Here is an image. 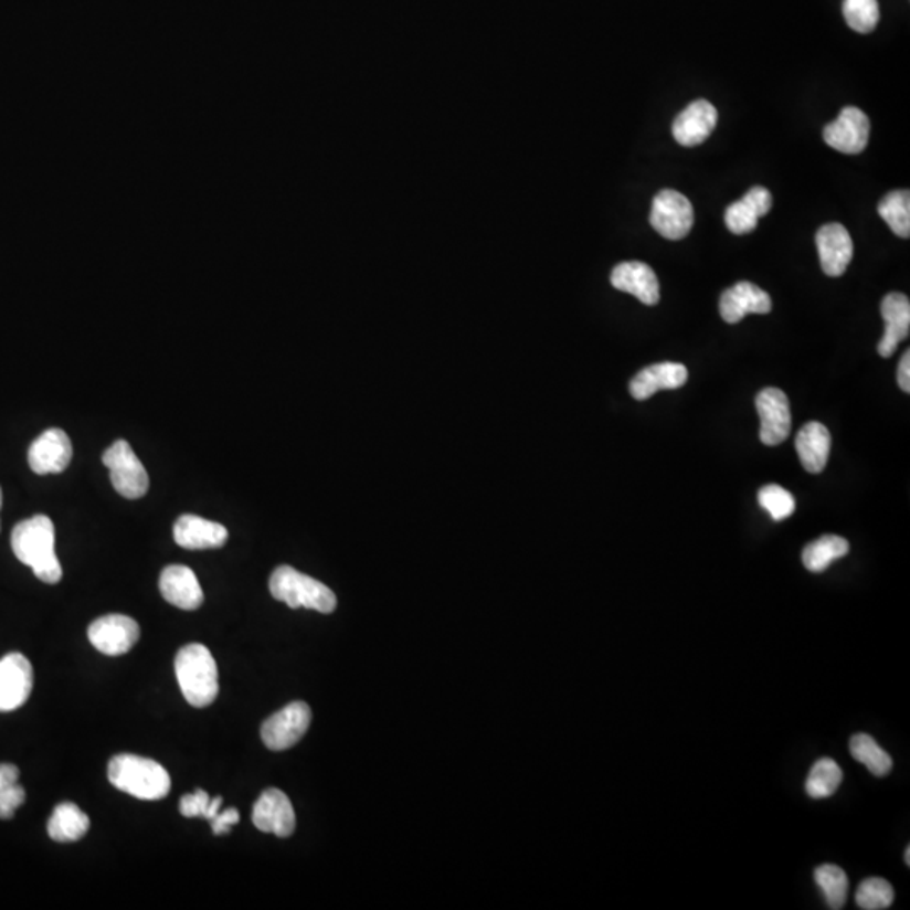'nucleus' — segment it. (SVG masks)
I'll list each match as a JSON object with an SVG mask.
<instances>
[{
    "label": "nucleus",
    "mask_w": 910,
    "mask_h": 910,
    "mask_svg": "<svg viewBox=\"0 0 910 910\" xmlns=\"http://www.w3.org/2000/svg\"><path fill=\"white\" fill-rule=\"evenodd\" d=\"M54 540V523L44 515L24 519L12 531L11 544L14 555L19 562L31 567L34 575L44 583H57L63 579Z\"/></svg>",
    "instance_id": "nucleus-1"
},
{
    "label": "nucleus",
    "mask_w": 910,
    "mask_h": 910,
    "mask_svg": "<svg viewBox=\"0 0 910 910\" xmlns=\"http://www.w3.org/2000/svg\"><path fill=\"white\" fill-rule=\"evenodd\" d=\"M108 779L121 793L137 800H165L171 791L169 772L159 762L140 755H115L108 764Z\"/></svg>",
    "instance_id": "nucleus-2"
},
{
    "label": "nucleus",
    "mask_w": 910,
    "mask_h": 910,
    "mask_svg": "<svg viewBox=\"0 0 910 910\" xmlns=\"http://www.w3.org/2000/svg\"><path fill=\"white\" fill-rule=\"evenodd\" d=\"M176 678L186 701L192 707H210L220 694L218 666L203 644H188L179 649L174 662Z\"/></svg>",
    "instance_id": "nucleus-3"
},
{
    "label": "nucleus",
    "mask_w": 910,
    "mask_h": 910,
    "mask_svg": "<svg viewBox=\"0 0 910 910\" xmlns=\"http://www.w3.org/2000/svg\"><path fill=\"white\" fill-rule=\"evenodd\" d=\"M271 594L290 609H313L322 614H331L338 605V599L328 585L288 565L278 567L272 573Z\"/></svg>",
    "instance_id": "nucleus-4"
},
{
    "label": "nucleus",
    "mask_w": 910,
    "mask_h": 910,
    "mask_svg": "<svg viewBox=\"0 0 910 910\" xmlns=\"http://www.w3.org/2000/svg\"><path fill=\"white\" fill-rule=\"evenodd\" d=\"M110 469L112 486L127 499H139L149 491V474L128 442L117 441L102 455Z\"/></svg>",
    "instance_id": "nucleus-5"
},
{
    "label": "nucleus",
    "mask_w": 910,
    "mask_h": 910,
    "mask_svg": "<svg viewBox=\"0 0 910 910\" xmlns=\"http://www.w3.org/2000/svg\"><path fill=\"white\" fill-rule=\"evenodd\" d=\"M313 711L304 701H292L262 726V740L271 751H287L296 745L310 727Z\"/></svg>",
    "instance_id": "nucleus-6"
},
{
    "label": "nucleus",
    "mask_w": 910,
    "mask_h": 910,
    "mask_svg": "<svg viewBox=\"0 0 910 910\" xmlns=\"http://www.w3.org/2000/svg\"><path fill=\"white\" fill-rule=\"evenodd\" d=\"M652 226L668 240H681L691 232L695 214L687 197L673 189H663L653 200Z\"/></svg>",
    "instance_id": "nucleus-7"
},
{
    "label": "nucleus",
    "mask_w": 910,
    "mask_h": 910,
    "mask_svg": "<svg viewBox=\"0 0 910 910\" xmlns=\"http://www.w3.org/2000/svg\"><path fill=\"white\" fill-rule=\"evenodd\" d=\"M139 637V624L128 615H104L88 627L89 643L107 656L125 655L136 646Z\"/></svg>",
    "instance_id": "nucleus-8"
},
{
    "label": "nucleus",
    "mask_w": 910,
    "mask_h": 910,
    "mask_svg": "<svg viewBox=\"0 0 910 910\" xmlns=\"http://www.w3.org/2000/svg\"><path fill=\"white\" fill-rule=\"evenodd\" d=\"M823 137L832 149L848 156H857L867 149L870 120L860 108L845 107L835 121L826 125Z\"/></svg>",
    "instance_id": "nucleus-9"
},
{
    "label": "nucleus",
    "mask_w": 910,
    "mask_h": 910,
    "mask_svg": "<svg viewBox=\"0 0 910 910\" xmlns=\"http://www.w3.org/2000/svg\"><path fill=\"white\" fill-rule=\"evenodd\" d=\"M761 432L759 437L764 445L774 447L783 444L791 434V406L786 393L779 388H764L755 399Z\"/></svg>",
    "instance_id": "nucleus-10"
},
{
    "label": "nucleus",
    "mask_w": 910,
    "mask_h": 910,
    "mask_svg": "<svg viewBox=\"0 0 910 910\" xmlns=\"http://www.w3.org/2000/svg\"><path fill=\"white\" fill-rule=\"evenodd\" d=\"M34 671L21 653H11L0 659V711H14L31 697Z\"/></svg>",
    "instance_id": "nucleus-11"
},
{
    "label": "nucleus",
    "mask_w": 910,
    "mask_h": 910,
    "mask_svg": "<svg viewBox=\"0 0 910 910\" xmlns=\"http://www.w3.org/2000/svg\"><path fill=\"white\" fill-rule=\"evenodd\" d=\"M73 445L61 428L43 432L29 447V466L40 476L63 473L72 463Z\"/></svg>",
    "instance_id": "nucleus-12"
},
{
    "label": "nucleus",
    "mask_w": 910,
    "mask_h": 910,
    "mask_svg": "<svg viewBox=\"0 0 910 910\" xmlns=\"http://www.w3.org/2000/svg\"><path fill=\"white\" fill-rule=\"evenodd\" d=\"M253 825L260 832L287 838L296 832V811L287 794L281 790H267L253 806Z\"/></svg>",
    "instance_id": "nucleus-13"
},
{
    "label": "nucleus",
    "mask_w": 910,
    "mask_h": 910,
    "mask_svg": "<svg viewBox=\"0 0 910 910\" xmlns=\"http://www.w3.org/2000/svg\"><path fill=\"white\" fill-rule=\"evenodd\" d=\"M819 262L828 277H839L847 272L854 258V242L847 228L839 223H828L816 233Z\"/></svg>",
    "instance_id": "nucleus-14"
},
{
    "label": "nucleus",
    "mask_w": 910,
    "mask_h": 910,
    "mask_svg": "<svg viewBox=\"0 0 910 910\" xmlns=\"http://www.w3.org/2000/svg\"><path fill=\"white\" fill-rule=\"evenodd\" d=\"M160 594L169 604L182 611H197L203 605L204 594L197 573L186 565H169L159 579Z\"/></svg>",
    "instance_id": "nucleus-15"
},
{
    "label": "nucleus",
    "mask_w": 910,
    "mask_h": 910,
    "mask_svg": "<svg viewBox=\"0 0 910 910\" xmlns=\"http://www.w3.org/2000/svg\"><path fill=\"white\" fill-rule=\"evenodd\" d=\"M717 121L719 114L710 102H694L673 121V137L682 147L700 146L711 136Z\"/></svg>",
    "instance_id": "nucleus-16"
},
{
    "label": "nucleus",
    "mask_w": 910,
    "mask_h": 910,
    "mask_svg": "<svg viewBox=\"0 0 910 910\" xmlns=\"http://www.w3.org/2000/svg\"><path fill=\"white\" fill-rule=\"evenodd\" d=\"M771 310L768 292L751 282H739L720 297V316L729 324L740 322L747 314H769Z\"/></svg>",
    "instance_id": "nucleus-17"
},
{
    "label": "nucleus",
    "mask_w": 910,
    "mask_h": 910,
    "mask_svg": "<svg viewBox=\"0 0 910 910\" xmlns=\"http://www.w3.org/2000/svg\"><path fill=\"white\" fill-rule=\"evenodd\" d=\"M612 287L637 297L646 306L659 303V282L655 271L643 262H624L611 274Z\"/></svg>",
    "instance_id": "nucleus-18"
},
{
    "label": "nucleus",
    "mask_w": 910,
    "mask_h": 910,
    "mask_svg": "<svg viewBox=\"0 0 910 910\" xmlns=\"http://www.w3.org/2000/svg\"><path fill=\"white\" fill-rule=\"evenodd\" d=\"M176 543L186 550H210L221 548L228 540L223 525L197 515H184L174 525Z\"/></svg>",
    "instance_id": "nucleus-19"
},
{
    "label": "nucleus",
    "mask_w": 910,
    "mask_h": 910,
    "mask_svg": "<svg viewBox=\"0 0 910 910\" xmlns=\"http://www.w3.org/2000/svg\"><path fill=\"white\" fill-rule=\"evenodd\" d=\"M883 322H886V332L880 339L879 355L882 358H890L896 352L897 346L909 338L910 331V303L909 297L892 292L886 299L882 300Z\"/></svg>",
    "instance_id": "nucleus-20"
},
{
    "label": "nucleus",
    "mask_w": 910,
    "mask_h": 910,
    "mask_svg": "<svg viewBox=\"0 0 910 910\" xmlns=\"http://www.w3.org/2000/svg\"><path fill=\"white\" fill-rule=\"evenodd\" d=\"M772 197L768 189L754 186L742 200L730 204L726 211V224L733 235H747L758 228L759 218L771 210Z\"/></svg>",
    "instance_id": "nucleus-21"
},
{
    "label": "nucleus",
    "mask_w": 910,
    "mask_h": 910,
    "mask_svg": "<svg viewBox=\"0 0 910 910\" xmlns=\"http://www.w3.org/2000/svg\"><path fill=\"white\" fill-rule=\"evenodd\" d=\"M687 381L688 370L682 364H653V367L644 368L633 378L629 392L634 399L643 402V400L652 399L655 393L662 392V390L681 388Z\"/></svg>",
    "instance_id": "nucleus-22"
},
{
    "label": "nucleus",
    "mask_w": 910,
    "mask_h": 910,
    "mask_svg": "<svg viewBox=\"0 0 910 910\" xmlns=\"http://www.w3.org/2000/svg\"><path fill=\"white\" fill-rule=\"evenodd\" d=\"M796 451L804 470L819 474L825 470L832 451V435L819 422H810L801 428L796 437Z\"/></svg>",
    "instance_id": "nucleus-23"
},
{
    "label": "nucleus",
    "mask_w": 910,
    "mask_h": 910,
    "mask_svg": "<svg viewBox=\"0 0 910 910\" xmlns=\"http://www.w3.org/2000/svg\"><path fill=\"white\" fill-rule=\"evenodd\" d=\"M88 816L73 803L57 804L47 823V833L51 839L57 843L78 842L88 833Z\"/></svg>",
    "instance_id": "nucleus-24"
},
{
    "label": "nucleus",
    "mask_w": 910,
    "mask_h": 910,
    "mask_svg": "<svg viewBox=\"0 0 910 910\" xmlns=\"http://www.w3.org/2000/svg\"><path fill=\"white\" fill-rule=\"evenodd\" d=\"M850 551V544L845 538L835 535H825L803 551V563L810 572H825L835 560L842 559Z\"/></svg>",
    "instance_id": "nucleus-25"
},
{
    "label": "nucleus",
    "mask_w": 910,
    "mask_h": 910,
    "mask_svg": "<svg viewBox=\"0 0 910 910\" xmlns=\"http://www.w3.org/2000/svg\"><path fill=\"white\" fill-rule=\"evenodd\" d=\"M850 752L855 761L864 764L877 777H886L892 771V758L867 733H857L850 740Z\"/></svg>",
    "instance_id": "nucleus-26"
},
{
    "label": "nucleus",
    "mask_w": 910,
    "mask_h": 910,
    "mask_svg": "<svg viewBox=\"0 0 910 910\" xmlns=\"http://www.w3.org/2000/svg\"><path fill=\"white\" fill-rule=\"evenodd\" d=\"M879 214L900 239L910 236V192L892 191L880 201Z\"/></svg>",
    "instance_id": "nucleus-27"
},
{
    "label": "nucleus",
    "mask_w": 910,
    "mask_h": 910,
    "mask_svg": "<svg viewBox=\"0 0 910 910\" xmlns=\"http://www.w3.org/2000/svg\"><path fill=\"white\" fill-rule=\"evenodd\" d=\"M843 781V772L833 759H819L806 781V793L815 800L833 796Z\"/></svg>",
    "instance_id": "nucleus-28"
},
{
    "label": "nucleus",
    "mask_w": 910,
    "mask_h": 910,
    "mask_svg": "<svg viewBox=\"0 0 910 910\" xmlns=\"http://www.w3.org/2000/svg\"><path fill=\"white\" fill-rule=\"evenodd\" d=\"M815 880L829 909H842L845 906L848 897V879L843 868L836 865H822L816 868Z\"/></svg>",
    "instance_id": "nucleus-29"
},
{
    "label": "nucleus",
    "mask_w": 910,
    "mask_h": 910,
    "mask_svg": "<svg viewBox=\"0 0 910 910\" xmlns=\"http://www.w3.org/2000/svg\"><path fill=\"white\" fill-rule=\"evenodd\" d=\"M24 801L25 791L19 784V769L12 764H0V819H11Z\"/></svg>",
    "instance_id": "nucleus-30"
},
{
    "label": "nucleus",
    "mask_w": 910,
    "mask_h": 910,
    "mask_svg": "<svg viewBox=\"0 0 910 910\" xmlns=\"http://www.w3.org/2000/svg\"><path fill=\"white\" fill-rule=\"evenodd\" d=\"M843 15L854 31L868 34L879 24V2L877 0H843Z\"/></svg>",
    "instance_id": "nucleus-31"
},
{
    "label": "nucleus",
    "mask_w": 910,
    "mask_h": 910,
    "mask_svg": "<svg viewBox=\"0 0 910 910\" xmlns=\"http://www.w3.org/2000/svg\"><path fill=\"white\" fill-rule=\"evenodd\" d=\"M855 899H857L860 909H889L893 902V889L887 880L880 879V877H871V879L864 880L858 886Z\"/></svg>",
    "instance_id": "nucleus-32"
},
{
    "label": "nucleus",
    "mask_w": 910,
    "mask_h": 910,
    "mask_svg": "<svg viewBox=\"0 0 910 910\" xmlns=\"http://www.w3.org/2000/svg\"><path fill=\"white\" fill-rule=\"evenodd\" d=\"M759 505L771 515L774 521H783V519L790 518L796 509L793 495L786 491L784 487L777 486V484H769V486L762 487L759 491Z\"/></svg>",
    "instance_id": "nucleus-33"
},
{
    "label": "nucleus",
    "mask_w": 910,
    "mask_h": 910,
    "mask_svg": "<svg viewBox=\"0 0 910 910\" xmlns=\"http://www.w3.org/2000/svg\"><path fill=\"white\" fill-rule=\"evenodd\" d=\"M223 797L218 796L211 800L210 794L203 790H197L192 794H186L181 797L179 803V811L186 818H207L213 819L221 811Z\"/></svg>",
    "instance_id": "nucleus-34"
},
{
    "label": "nucleus",
    "mask_w": 910,
    "mask_h": 910,
    "mask_svg": "<svg viewBox=\"0 0 910 910\" xmlns=\"http://www.w3.org/2000/svg\"><path fill=\"white\" fill-rule=\"evenodd\" d=\"M240 823V813L239 810L235 807H230L226 811H220L213 819H211V826H213L214 835H228L230 829L233 826L239 825Z\"/></svg>",
    "instance_id": "nucleus-35"
},
{
    "label": "nucleus",
    "mask_w": 910,
    "mask_h": 910,
    "mask_svg": "<svg viewBox=\"0 0 910 910\" xmlns=\"http://www.w3.org/2000/svg\"><path fill=\"white\" fill-rule=\"evenodd\" d=\"M897 380H899L900 390L903 393H910V351L907 349L903 352L902 360H900L899 364V374H897Z\"/></svg>",
    "instance_id": "nucleus-36"
},
{
    "label": "nucleus",
    "mask_w": 910,
    "mask_h": 910,
    "mask_svg": "<svg viewBox=\"0 0 910 910\" xmlns=\"http://www.w3.org/2000/svg\"><path fill=\"white\" fill-rule=\"evenodd\" d=\"M906 865H907V867H909V865H910V848L909 847L906 848Z\"/></svg>",
    "instance_id": "nucleus-37"
},
{
    "label": "nucleus",
    "mask_w": 910,
    "mask_h": 910,
    "mask_svg": "<svg viewBox=\"0 0 910 910\" xmlns=\"http://www.w3.org/2000/svg\"><path fill=\"white\" fill-rule=\"evenodd\" d=\"M0 508H2V489H0Z\"/></svg>",
    "instance_id": "nucleus-38"
}]
</instances>
